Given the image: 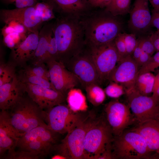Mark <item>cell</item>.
I'll return each mask as SVG.
<instances>
[{"mask_svg":"<svg viewBox=\"0 0 159 159\" xmlns=\"http://www.w3.org/2000/svg\"><path fill=\"white\" fill-rule=\"evenodd\" d=\"M85 36V45L99 46L110 42L122 32V24L105 9H93L80 18Z\"/></svg>","mask_w":159,"mask_h":159,"instance_id":"obj_1","label":"cell"},{"mask_svg":"<svg viewBox=\"0 0 159 159\" xmlns=\"http://www.w3.org/2000/svg\"><path fill=\"white\" fill-rule=\"evenodd\" d=\"M52 30L57 45L58 61L64 64L85 47V36L80 19L59 16Z\"/></svg>","mask_w":159,"mask_h":159,"instance_id":"obj_2","label":"cell"},{"mask_svg":"<svg viewBox=\"0 0 159 159\" xmlns=\"http://www.w3.org/2000/svg\"><path fill=\"white\" fill-rule=\"evenodd\" d=\"M112 148L114 159H141L159 158V155L150 152L142 136L130 129L114 136Z\"/></svg>","mask_w":159,"mask_h":159,"instance_id":"obj_3","label":"cell"},{"mask_svg":"<svg viewBox=\"0 0 159 159\" xmlns=\"http://www.w3.org/2000/svg\"><path fill=\"white\" fill-rule=\"evenodd\" d=\"M113 138L106 117H93L84 138L85 159H97L112 145Z\"/></svg>","mask_w":159,"mask_h":159,"instance_id":"obj_4","label":"cell"},{"mask_svg":"<svg viewBox=\"0 0 159 159\" xmlns=\"http://www.w3.org/2000/svg\"><path fill=\"white\" fill-rule=\"evenodd\" d=\"M10 110V112H8L10 122L20 137L32 129L46 124L44 110L29 97H23Z\"/></svg>","mask_w":159,"mask_h":159,"instance_id":"obj_5","label":"cell"},{"mask_svg":"<svg viewBox=\"0 0 159 159\" xmlns=\"http://www.w3.org/2000/svg\"><path fill=\"white\" fill-rule=\"evenodd\" d=\"M46 124L34 128L19 138L16 147L31 152L39 158L46 156L54 149L58 140V134Z\"/></svg>","mask_w":159,"mask_h":159,"instance_id":"obj_6","label":"cell"},{"mask_svg":"<svg viewBox=\"0 0 159 159\" xmlns=\"http://www.w3.org/2000/svg\"><path fill=\"white\" fill-rule=\"evenodd\" d=\"M75 112L68 105L60 104L44 110L45 122L52 130L59 134L67 133L77 126L88 116Z\"/></svg>","mask_w":159,"mask_h":159,"instance_id":"obj_7","label":"cell"},{"mask_svg":"<svg viewBox=\"0 0 159 159\" xmlns=\"http://www.w3.org/2000/svg\"><path fill=\"white\" fill-rule=\"evenodd\" d=\"M88 115L80 124L67 133L54 149L66 159H85L84 146L86 133L93 117Z\"/></svg>","mask_w":159,"mask_h":159,"instance_id":"obj_8","label":"cell"},{"mask_svg":"<svg viewBox=\"0 0 159 159\" xmlns=\"http://www.w3.org/2000/svg\"><path fill=\"white\" fill-rule=\"evenodd\" d=\"M85 46L96 67L100 84L108 80L110 74L120 60L114 40L99 46Z\"/></svg>","mask_w":159,"mask_h":159,"instance_id":"obj_9","label":"cell"},{"mask_svg":"<svg viewBox=\"0 0 159 159\" xmlns=\"http://www.w3.org/2000/svg\"><path fill=\"white\" fill-rule=\"evenodd\" d=\"M64 64L78 78L84 88L90 84H100L96 67L85 46Z\"/></svg>","mask_w":159,"mask_h":159,"instance_id":"obj_10","label":"cell"},{"mask_svg":"<svg viewBox=\"0 0 159 159\" xmlns=\"http://www.w3.org/2000/svg\"><path fill=\"white\" fill-rule=\"evenodd\" d=\"M125 94L128 105L138 124L159 119V103L152 96L142 95L134 88L126 91Z\"/></svg>","mask_w":159,"mask_h":159,"instance_id":"obj_11","label":"cell"},{"mask_svg":"<svg viewBox=\"0 0 159 159\" xmlns=\"http://www.w3.org/2000/svg\"><path fill=\"white\" fill-rule=\"evenodd\" d=\"M130 110L128 105L117 100H112L106 105L105 117L114 136L120 135L131 125L138 124Z\"/></svg>","mask_w":159,"mask_h":159,"instance_id":"obj_12","label":"cell"},{"mask_svg":"<svg viewBox=\"0 0 159 159\" xmlns=\"http://www.w3.org/2000/svg\"><path fill=\"white\" fill-rule=\"evenodd\" d=\"M50 81L54 89L66 95L69 91L80 84L76 76L62 62L54 59L46 61Z\"/></svg>","mask_w":159,"mask_h":159,"instance_id":"obj_13","label":"cell"},{"mask_svg":"<svg viewBox=\"0 0 159 159\" xmlns=\"http://www.w3.org/2000/svg\"><path fill=\"white\" fill-rule=\"evenodd\" d=\"M139 69L131 55L120 59L110 74L108 80L122 85L126 91L134 88Z\"/></svg>","mask_w":159,"mask_h":159,"instance_id":"obj_14","label":"cell"},{"mask_svg":"<svg viewBox=\"0 0 159 159\" xmlns=\"http://www.w3.org/2000/svg\"><path fill=\"white\" fill-rule=\"evenodd\" d=\"M0 17L4 23L11 20L18 21L30 33L39 32L43 22L37 14L34 6L11 9H2Z\"/></svg>","mask_w":159,"mask_h":159,"instance_id":"obj_15","label":"cell"},{"mask_svg":"<svg viewBox=\"0 0 159 159\" xmlns=\"http://www.w3.org/2000/svg\"><path fill=\"white\" fill-rule=\"evenodd\" d=\"M24 83L28 97L43 110L62 104L66 99V95L54 90Z\"/></svg>","mask_w":159,"mask_h":159,"instance_id":"obj_16","label":"cell"},{"mask_svg":"<svg viewBox=\"0 0 159 159\" xmlns=\"http://www.w3.org/2000/svg\"><path fill=\"white\" fill-rule=\"evenodd\" d=\"M148 0H135L130 13L128 27L133 34H145L151 26V14Z\"/></svg>","mask_w":159,"mask_h":159,"instance_id":"obj_17","label":"cell"},{"mask_svg":"<svg viewBox=\"0 0 159 159\" xmlns=\"http://www.w3.org/2000/svg\"><path fill=\"white\" fill-rule=\"evenodd\" d=\"M25 92V84L16 75L11 82L0 86V109L10 110L20 100Z\"/></svg>","mask_w":159,"mask_h":159,"instance_id":"obj_18","label":"cell"},{"mask_svg":"<svg viewBox=\"0 0 159 159\" xmlns=\"http://www.w3.org/2000/svg\"><path fill=\"white\" fill-rule=\"evenodd\" d=\"M59 16L80 18L93 8L87 0H47Z\"/></svg>","mask_w":159,"mask_h":159,"instance_id":"obj_19","label":"cell"},{"mask_svg":"<svg viewBox=\"0 0 159 159\" xmlns=\"http://www.w3.org/2000/svg\"><path fill=\"white\" fill-rule=\"evenodd\" d=\"M39 33H30L24 40L11 49L10 61L16 66L22 67L32 60L38 44Z\"/></svg>","mask_w":159,"mask_h":159,"instance_id":"obj_20","label":"cell"},{"mask_svg":"<svg viewBox=\"0 0 159 159\" xmlns=\"http://www.w3.org/2000/svg\"><path fill=\"white\" fill-rule=\"evenodd\" d=\"M20 134L11 124L9 113L1 110L0 113V158L6 153L15 150Z\"/></svg>","mask_w":159,"mask_h":159,"instance_id":"obj_21","label":"cell"},{"mask_svg":"<svg viewBox=\"0 0 159 159\" xmlns=\"http://www.w3.org/2000/svg\"><path fill=\"white\" fill-rule=\"evenodd\" d=\"M130 129L142 136L150 152L159 155V119L137 124Z\"/></svg>","mask_w":159,"mask_h":159,"instance_id":"obj_22","label":"cell"},{"mask_svg":"<svg viewBox=\"0 0 159 159\" xmlns=\"http://www.w3.org/2000/svg\"><path fill=\"white\" fill-rule=\"evenodd\" d=\"M52 23L46 24L40 29L37 47L32 60L34 65L44 63L48 47L50 36L53 33Z\"/></svg>","mask_w":159,"mask_h":159,"instance_id":"obj_23","label":"cell"},{"mask_svg":"<svg viewBox=\"0 0 159 159\" xmlns=\"http://www.w3.org/2000/svg\"><path fill=\"white\" fill-rule=\"evenodd\" d=\"M66 99L68 106L73 112H80L87 110L86 98L79 89L74 88L69 90L67 95Z\"/></svg>","mask_w":159,"mask_h":159,"instance_id":"obj_24","label":"cell"},{"mask_svg":"<svg viewBox=\"0 0 159 159\" xmlns=\"http://www.w3.org/2000/svg\"><path fill=\"white\" fill-rule=\"evenodd\" d=\"M155 76L151 72H146L138 76L134 88L141 94L147 96L153 93Z\"/></svg>","mask_w":159,"mask_h":159,"instance_id":"obj_25","label":"cell"},{"mask_svg":"<svg viewBox=\"0 0 159 159\" xmlns=\"http://www.w3.org/2000/svg\"><path fill=\"white\" fill-rule=\"evenodd\" d=\"M85 89L88 101L93 106L100 105L105 100L106 95L104 90L99 85L90 84L86 86Z\"/></svg>","mask_w":159,"mask_h":159,"instance_id":"obj_26","label":"cell"},{"mask_svg":"<svg viewBox=\"0 0 159 159\" xmlns=\"http://www.w3.org/2000/svg\"><path fill=\"white\" fill-rule=\"evenodd\" d=\"M131 0H112L105 9L115 16L124 15L129 11Z\"/></svg>","mask_w":159,"mask_h":159,"instance_id":"obj_27","label":"cell"},{"mask_svg":"<svg viewBox=\"0 0 159 159\" xmlns=\"http://www.w3.org/2000/svg\"><path fill=\"white\" fill-rule=\"evenodd\" d=\"M16 66L11 62L5 63L0 61V86L11 82L16 75Z\"/></svg>","mask_w":159,"mask_h":159,"instance_id":"obj_28","label":"cell"},{"mask_svg":"<svg viewBox=\"0 0 159 159\" xmlns=\"http://www.w3.org/2000/svg\"><path fill=\"white\" fill-rule=\"evenodd\" d=\"M34 6L37 14L43 22L55 18L53 8L47 2H37Z\"/></svg>","mask_w":159,"mask_h":159,"instance_id":"obj_29","label":"cell"},{"mask_svg":"<svg viewBox=\"0 0 159 159\" xmlns=\"http://www.w3.org/2000/svg\"><path fill=\"white\" fill-rule=\"evenodd\" d=\"M18 78L23 82L55 90L50 81L43 77L19 72Z\"/></svg>","mask_w":159,"mask_h":159,"instance_id":"obj_30","label":"cell"},{"mask_svg":"<svg viewBox=\"0 0 159 159\" xmlns=\"http://www.w3.org/2000/svg\"><path fill=\"white\" fill-rule=\"evenodd\" d=\"M34 67H26L20 72L26 74L35 75L50 81L49 75L48 68L44 63Z\"/></svg>","mask_w":159,"mask_h":159,"instance_id":"obj_31","label":"cell"},{"mask_svg":"<svg viewBox=\"0 0 159 159\" xmlns=\"http://www.w3.org/2000/svg\"><path fill=\"white\" fill-rule=\"evenodd\" d=\"M159 67V51L152 56L149 60L139 69L138 75L146 72H151L155 71Z\"/></svg>","mask_w":159,"mask_h":159,"instance_id":"obj_32","label":"cell"},{"mask_svg":"<svg viewBox=\"0 0 159 159\" xmlns=\"http://www.w3.org/2000/svg\"><path fill=\"white\" fill-rule=\"evenodd\" d=\"M104 90L108 96L115 98H118L126 93L125 89L123 86L114 82H111Z\"/></svg>","mask_w":159,"mask_h":159,"instance_id":"obj_33","label":"cell"},{"mask_svg":"<svg viewBox=\"0 0 159 159\" xmlns=\"http://www.w3.org/2000/svg\"><path fill=\"white\" fill-rule=\"evenodd\" d=\"M39 157L29 152L19 150H15L8 152L4 155L1 158L6 159H37Z\"/></svg>","mask_w":159,"mask_h":159,"instance_id":"obj_34","label":"cell"},{"mask_svg":"<svg viewBox=\"0 0 159 159\" xmlns=\"http://www.w3.org/2000/svg\"><path fill=\"white\" fill-rule=\"evenodd\" d=\"M137 40L138 43L141 47L142 50L150 56H152L156 51L150 39V34L147 35L144 34L139 36Z\"/></svg>","mask_w":159,"mask_h":159,"instance_id":"obj_35","label":"cell"},{"mask_svg":"<svg viewBox=\"0 0 159 159\" xmlns=\"http://www.w3.org/2000/svg\"><path fill=\"white\" fill-rule=\"evenodd\" d=\"M3 37L4 44L11 49L24 41L21 35L16 32L11 33Z\"/></svg>","mask_w":159,"mask_h":159,"instance_id":"obj_36","label":"cell"},{"mask_svg":"<svg viewBox=\"0 0 159 159\" xmlns=\"http://www.w3.org/2000/svg\"><path fill=\"white\" fill-rule=\"evenodd\" d=\"M121 34L125 43L127 54V55H131L137 45L136 35L125 32H121Z\"/></svg>","mask_w":159,"mask_h":159,"instance_id":"obj_37","label":"cell"},{"mask_svg":"<svg viewBox=\"0 0 159 159\" xmlns=\"http://www.w3.org/2000/svg\"><path fill=\"white\" fill-rule=\"evenodd\" d=\"M50 59H54L58 61L57 48L53 32L50 37L44 63L46 61Z\"/></svg>","mask_w":159,"mask_h":159,"instance_id":"obj_38","label":"cell"},{"mask_svg":"<svg viewBox=\"0 0 159 159\" xmlns=\"http://www.w3.org/2000/svg\"><path fill=\"white\" fill-rule=\"evenodd\" d=\"M114 42L119 54L120 60L127 55L125 45L121 32L116 37Z\"/></svg>","mask_w":159,"mask_h":159,"instance_id":"obj_39","label":"cell"},{"mask_svg":"<svg viewBox=\"0 0 159 159\" xmlns=\"http://www.w3.org/2000/svg\"><path fill=\"white\" fill-rule=\"evenodd\" d=\"M6 4H13L16 8L33 6L38 2L37 0H2Z\"/></svg>","mask_w":159,"mask_h":159,"instance_id":"obj_40","label":"cell"},{"mask_svg":"<svg viewBox=\"0 0 159 159\" xmlns=\"http://www.w3.org/2000/svg\"><path fill=\"white\" fill-rule=\"evenodd\" d=\"M92 8L104 9L110 3L112 0H87Z\"/></svg>","mask_w":159,"mask_h":159,"instance_id":"obj_41","label":"cell"},{"mask_svg":"<svg viewBox=\"0 0 159 159\" xmlns=\"http://www.w3.org/2000/svg\"><path fill=\"white\" fill-rule=\"evenodd\" d=\"M152 93V97L153 98L159 103V72L155 76Z\"/></svg>","mask_w":159,"mask_h":159,"instance_id":"obj_42","label":"cell"},{"mask_svg":"<svg viewBox=\"0 0 159 159\" xmlns=\"http://www.w3.org/2000/svg\"><path fill=\"white\" fill-rule=\"evenodd\" d=\"M151 26L159 30V14L156 10L153 9L152 12Z\"/></svg>","mask_w":159,"mask_h":159,"instance_id":"obj_43","label":"cell"},{"mask_svg":"<svg viewBox=\"0 0 159 159\" xmlns=\"http://www.w3.org/2000/svg\"><path fill=\"white\" fill-rule=\"evenodd\" d=\"M151 56L146 52L143 51L137 62V64L139 69L144 65L149 60Z\"/></svg>","mask_w":159,"mask_h":159,"instance_id":"obj_44","label":"cell"},{"mask_svg":"<svg viewBox=\"0 0 159 159\" xmlns=\"http://www.w3.org/2000/svg\"><path fill=\"white\" fill-rule=\"evenodd\" d=\"M150 39L154 44L156 52L159 51V30L151 33Z\"/></svg>","mask_w":159,"mask_h":159,"instance_id":"obj_45","label":"cell"},{"mask_svg":"<svg viewBox=\"0 0 159 159\" xmlns=\"http://www.w3.org/2000/svg\"><path fill=\"white\" fill-rule=\"evenodd\" d=\"M143 51L141 47L137 43V46L131 55L137 63Z\"/></svg>","mask_w":159,"mask_h":159,"instance_id":"obj_46","label":"cell"},{"mask_svg":"<svg viewBox=\"0 0 159 159\" xmlns=\"http://www.w3.org/2000/svg\"><path fill=\"white\" fill-rule=\"evenodd\" d=\"M148 1L151 4L153 9H159V0H149Z\"/></svg>","mask_w":159,"mask_h":159,"instance_id":"obj_47","label":"cell"},{"mask_svg":"<svg viewBox=\"0 0 159 159\" xmlns=\"http://www.w3.org/2000/svg\"><path fill=\"white\" fill-rule=\"evenodd\" d=\"M51 158L52 159H66L64 157L59 154L54 155Z\"/></svg>","mask_w":159,"mask_h":159,"instance_id":"obj_48","label":"cell"},{"mask_svg":"<svg viewBox=\"0 0 159 159\" xmlns=\"http://www.w3.org/2000/svg\"><path fill=\"white\" fill-rule=\"evenodd\" d=\"M149 0H148V1H149Z\"/></svg>","mask_w":159,"mask_h":159,"instance_id":"obj_49","label":"cell"}]
</instances>
